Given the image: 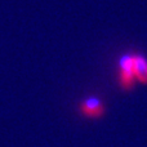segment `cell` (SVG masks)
<instances>
[{"instance_id": "obj_1", "label": "cell", "mask_w": 147, "mask_h": 147, "mask_svg": "<svg viewBox=\"0 0 147 147\" xmlns=\"http://www.w3.org/2000/svg\"><path fill=\"white\" fill-rule=\"evenodd\" d=\"M117 81L120 88L125 92H129L134 88L136 78L133 72V54H124L120 57Z\"/></svg>"}, {"instance_id": "obj_2", "label": "cell", "mask_w": 147, "mask_h": 147, "mask_svg": "<svg viewBox=\"0 0 147 147\" xmlns=\"http://www.w3.org/2000/svg\"><path fill=\"white\" fill-rule=\"evenodd\" d=\"M79 110L83 116L88 117V119H98L102 117L106 112L103 102L97 97H88L85 98L80 105H79Z\"/></svg>"}, {"instance_id": "obj_3", "label": "cell", "mask_w": 147, "mask_h": 147, "mask_svg": "<svg viewBox=\"0 0 147 147\" xmlns=\"http://www.w3.org/2000/svg\"><path fill=\"white\" fill-rule=\"evenodd\" d=\"M133 72L136 81L147 85V58L142 54H133Z\"/></svg>"}]
</instances>
